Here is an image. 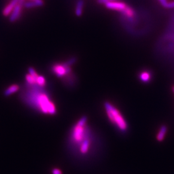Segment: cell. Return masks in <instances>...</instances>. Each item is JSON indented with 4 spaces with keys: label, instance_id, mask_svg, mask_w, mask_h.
Instances as JSON below:
<instances>
[{
    "label": "cell",
    "instance_id": "cell-1",
    "mask_svg": "<svg viewBox=\"0 0 174 174\" xmlns=\"http://www.w3.org/2000/svg\"><path fill=\"white\" fill-rule=\"evenodd\" d=\"M28 94V102L43 114L54 115L57 113V107L49 94L44 88L35 87Z\"/></svg>",
    "mask_w": 174,
    "mask_h": 174
},
{
    "label": "cell",
    "instance_id": "cell-2",
    "mask_svg": "<svg viewBox=\"0 0 174 174\" xmlns=\"http://www.w3.org/2000/svg\"><path fill=\"white\" fill-rule=\"evenodd\" d=\"M75 61L76 59L72 58L64 62L55 63L50 67L52 74L61 79L65 85L68 87H73L76 83V77L72 68V66Z\"/></svg>",
    "mask_w": 174,
    "mask_h": 174
},
{
    "label": "cell",
    "instance_id": "cell-3",
    "mask_svg": "<svg viewBox=\"0 0 174 174\" xmlns=\"http://www.w3.org/2000/svg\"><path fill=\"white\" fill-rule=\"evenodd\" d=\"M103 108L107 118L116 129L120 132L125 133L128 129V124L120 110L109 101L103 103Z\"/></svg>",
    "mask_w": 174,
    "mask_h": 174
},
{
    "label": "cell",
    "instance_id": "cell-4",
    "mask_svg": "<svg viewBox=\"0 0 174 174\" xmlns=\"http://www.w3.org/2000/svg\"><path fill=\"white\" fill-rule=\"evenodd\" d=\"M105 5L109 9L120 11L121 12L124 10L126 7H127L125 3L116 1L107 2L105 3Z\"/></svg>",
    "mask_w": 174,
    "mask_h": 174
},
{
    "label": "cell",
    "instance_id": "cell-5",
    "mask_svg": "<svg viewBox=\"0 0 174 174\" xmlns=\"http://www.w3.org/2000/svg\"><path fill=\"white\" fill-rule=\"evenodd\" d=\"M21 11H22V5L19 2V3L16 5L15 7L14 8L12 12L11 13L9 17V21L10 22H15L16 20L20 18Z\"/></svg>",
    "mask_w": 174,
    "mask_h": 174
},
{
    "label": "cell",
    "instance_id": "cell-6",
    "mask_svg": "<svg viewBox=\"0 0 174 174\" xmlns=\"http://www.w3.org/2000/svg\"><path fill=\"white\" fill-rule=\"evenodd\" d=\"M139 77L142 83H148L152 79V73L149 70H143L139 74Z\"/></svg>",
    "mask_w": 174,
    "mask_h": 174
},
{
    "label": "cell",
    "instance_id": "cell-7",
    "mask_svg": "<svg viewBox=\"0 0 174 174\" xmlns=\"http://www.w3.org/2000/svg\"><path fill=\"white\" fill-rule=\"evenodd\" d=\"M20 1V0H12L10 3L7 5V7H5V9H3V12H2L3 16H9L12 12L14 8L15 7L16 5H18Z\"/></svg>",
    "mask_w": 174,
    "mask_h": 174
},
{
    "label": "cell",
    "instance_id": "cell-8",
    "mask_svg": "<svg viewBox=\"0 0 174 174\" xmlns=\"http://www.w3.org/2000/svg\"><path fill=\"white\" fill-rule=\"evenodd\" d=\"M167 132V127L166 125H162L158 131V133L156 136V139L159 142L163 141L166 135Z\"/></svg>",
    "mask_w": 174,
    "mask_h": 174
},
{
    "label": "cell",
    "instance_id": "cell-9",
    "mask_svg": "<svg viewBox=\"0 0 174 174\" xmlns=\"http://www.w3.org/2000/svg\"><path fill=\"white\" fill-rule=\"evenodd\" d=\"M19 89H20V87L16 84H14V85H11L10 87H9L7 89L5 90L3 94L5 97H8L10 95L16 92Z\"/></svg>",
    "mask_w": 174,
    "mask_h": 174
},
{
    "label": "cell",
    "instance_id": "cell-10",
    "mask_svg": "<svg viewBox=\"0 0 174 174\" xmlns=\"http://www.w3.org/2000/svg\"><path fill=\"white\" fill-rule=\"evenodd\" d=\"M84 7V1L83 0H78L75 7V14L77 16H81Z\"/></svg>",
    "mask_w": 174,
    "mask_h": 174
},
{
    "label": "cell",
    "instance_id": "cell-11",
    "mask_svg": "<svg viewBox=\"0 0 174 174\" xmlns=\"http://www.w3.org/2000/svg\"><path fill=\"white\" fill-rule=\"evenodd\" d=\"M123 14L129 19H132L135 16V11L130 7H127L124 10L122 11Z\"/></svg>",
    "mask_w": 174,
    "mask_h": 174
},
{
    "label": "cell",
    "instance_id": "cell-12",
    "mask_svg": "<svg viewBox=\"0 0 174 174\" xmlns=\"http://www.w3.org/2000/svg\"><path fill=\"white\" fill-rule=\"evenodd\" d=\"M23 6L27 9H31L36 7H41L39 3L36 2L35 1H31L28 2H26L25 3H23Z\"/></svg>",
    "mask_w": 174,
    "mask_h": 174
},
{
    "label": "cell",
    "instance_id": "cell-13",
    "mask_svg": "<svg viewBox=\"0 0 174 174\" xmlns=\"http://www.w3.org/2000/svg\"><path fill=\"white\" fill-rule=\"evenodd\" d=\"M158 1L159 2L160 4L161 5L162 7H164V8H167V9L168 4V0H158Z\"/></svg>",
    "mask_w": 174,
    "mask_h": 174
},
{
    "label": "cell",
    "instance_id": "cell-14",
    "mask_svg": "<svg viewBox=\"0 0 174 174\" xmlns=\"http://www.w3.org/2000/svg\"><path fill=\"white\" fill-rule=\"evenodd\" d=\"M52 174H62V171L59 170L58 168H54V170H53L52 171Z\"/></svg>",
    "mask_w": 174,
    "mask_h": 174
},
{
    "label": "cell",
    "instance_id": "cell-15",
    "mask_svg": "<svg viewBox=\"0 0 174 174\" xmlns=\"http://www.w3.org/2000/svg\"><path fill=\"white\" fill-rule=\"evenodd\" d=\"M174 8V1L169 2L168 4L167 9H172Z\"/></svg>",
    "mask_w": 174,
    "mask_h": 174
},
{
    "label": "cell",
    "instance_id": "cell-16",
    "mask_svg": "<svg viewBox=\"0 0 174 174\" xmlns=\"http://www.w3.org/2000/svg\"><path fill=\"white\" fill-rule=\"evenodd\" d=\"M29 1H35L36 2L39 3V5L42 7V5H44V2L42 0H29Z\"/></svg>",
    "mask_w": 174,
    "mask_h": 174
},
{
    "label": "cell",
    "instance_id": "cell-17",
    "mask_svg": "<svg viewBox=\"0 0 174 174\" xmlns=\"http://www.w3.org/2000/svg\"><path fill=\"white\" fill-rule=\"evenodd\" d=\"M116 1V0H98V2L100 3H107V2H109V1Z\"/></svg>",
    "mask_w": 174,
    "mask_h": 174
},
{
    "label": "cell",
    "instance_id": "cell-18",
    "mask_svg": "<svg viewBox=\"0 0 174 174\" xmlns=\"http://www.w3.org/2000/svg\"><path fill=\"white\" fill-rule=\"evenodd\" d=\"M172 91H173V92L174 93V87H172Z\"/></svg>",
    "mask_w": 174,
    "mask_h": 174
},
{
    "label": "cell",
    "instance_id": "cell-19",
    "mask_svg": "<svg viewBox=\"0 0 174 174\" xmlns=\"http://www.w3.org/2000/svg\"><path fill=\"white\" fill-rule=\"evenodd\" d=\"M20 1H23V0H20Z\"/></svg>",
    "mask_w": 174,
    "mask_h": 174
}]
</instances>
